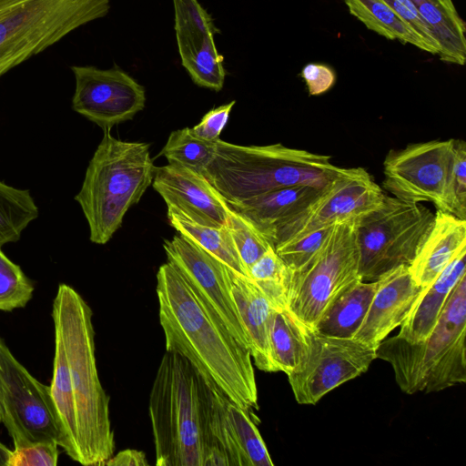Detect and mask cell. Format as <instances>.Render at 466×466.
Wrapping results in <instances>:
<instances>
[{
  "label": "cell",
  "mask_w": 466,
  "mask_h": 466,
  "mask_svg": "<svg viewBox=\"0 0 466 466\" xmlns=\"http://www.w3.org/2000/svg\"><path fill=\"white\" fill-rule=\"evenodd\" d=\"M55 354L50 390L63 436L61 448L82 465H103L115 451L109 397L98 376L92 309L60 284L51 313Z\"/></svg>",
  "instance_id": "obj_1"
},
{
  "label": "cell",
  "mask_w": 466,
  "mask_h": 466,
  "mask_svg": "<svg viewBox=\"0 0 466 466\" xmlns=\"http://www.w3.org/2000/svg\"><path fill=\"white\" fill-rule=\"evenodd\" d=\"M159 323L167 351L186 359L207 383L238 406L258 408V388L248 349L215 321L168 262L157 273Z\"/></svg>",
  "instance_id": "obj_2"
},
{
  "label": "cell",
  "mask_w": 466,
  "mask_h": 466,
  "mask_svg": "<svg viewBox=\"0 0 466 466\" xmlns=\"http://www.w3.org/2000/svg\"><path fill=\"white\" fill-rule=\"evenodd\" d=\"M211 387L180 355L162 356L149 394L157 466H204L212 442L208 426Z\"/></svg>",
  "instance_id": "obj_3"
},
{
  "label": "cell",
  "mask_w": 466,
  "mask_h": 466,
  "mask_svg": "<svg viewBox=\"0 0 466 466\" xmlns=\"http://www.w3.org/2000/svg\"><path fill=\"white\" fill-rule=\"evenodd\" d=\"M331 157L280 143L240 146L218 139L203 176L228 205L279 188L312 185L323 188L341 171Z\"/></svg>",
  "instance_id": "obj_4"
},
{
  "label": "cell",
  "mask_w": 466,
  "mask_h": 466,
  "mask_svg": "<svg viewBox=\"0 0 466 466\" xmlns=\"http://www.w3.org/2000/svg\"><path fill=\"white\" fill-rule=\"evenodd\" d=\"M103 137L86 170L75 200L89 228V239L106 244L121 227L127 210L152 184L155 167L149 144Z\"/></svg>",
  "instance_id": "obj_5"
},
{
  "label": "cell",
  "mask_w": 466,
  "mask_h": 466,
  "mask_svg": "<svg viewBox=\"0 0 466 466\" xmlns=\"http://www.w3.org/2000/svg\"><path fill=\"white\" fill-rule=\"evenodd\" d=\"M466 275L451 290L431 333L420 342L398 335L376 347L400 389L407 394L441 391L466 381Z\"/></svg>",
  "instance_id": "obj_6"
},
{
  "label": "cell",
  "mask_w": 466,
  "mask_h": 466,
  "mask_svg": "<svg viewBox=\"0 0 466 466\" xmlns=\"http://www.w3.org/2000/svg\"><path fill=\"white\" fill-rule=\"evenodd\" d=\"M109 0H0V78L110 11Z\"/></svg>",
  "instance_id": "obj_7"
},
{
  "label": "cell",
  "mask_w": 466,
  "mask_h": 466,
  "mask_svg": "<svg viewBox=\"0 0 466 466\" xmlns=\"http://www.w3.org/2000/svg\"><path fill=\"white\" fill-rule=\"evenodd\" d=\"M433 219L432 211L420 203L385 195L382 204L357 224L360 280L374 281L399 266H409Z\"/></svg>",
  "instance_id": "obj_8"
},
{
  "label": "cell",
  "mask_w": 466,
  "mask_h": 466,
  "mask_svg": "<svg viewBox=\"0 0 466 466\" xmlns=\"http://www.w3.org/2000/svg\"><path fill=\"white\" fill-rule=\"evenodd\" d=\"M357 224H335L310 261L290 272L287 308L311 329L334 299L360 280Z\"/></svg>",
  "instance_id": "obj_9"
},
{
  "label": "cell",
  "mask_w": 466,
  "mask_h": 466,
  "mask_svg": "<svg viewBox=\"0 0 466 466\" xmlns=\"http://www.w3.org/2000/svg\"><path fill=\"white\" fill-rule=\"evenodd\" d=\"M453 146L454 139L431 140L390 150L383 162V187L403 201L430 202L454 215Z\"/></svg>",
  "instance_id": "obj_10"
},
{
  "label": "cell",
  "mask_w": 466,
  "mask_h": 466,
  "mask_svg": "<svg viewBox=\"0 0 466 466\" xmlns=\"http://www.w3.org/2000/svg\"><path fill=\"white\" fill-rule=\"evenodd\" d=\"M0 379L2 423L14 447L42 441H56L61 447L63 436L50 386L32 376L1 338Z\"/></svg>",
  "instance_id": "obj_11"
},
{
  "label": "cell",
  "mask_w": 466,
  "mask_h": 466,
  "mask_svg": "<svg viewBox=\"0 0 466 466\" xmlns=\"http://www.w3.org/2000/svg\"><path fill=\"white\" fill-rule=\"evenodd\" d=\"M384 197L367 170L342 167L313 202L277 229L272 246L338 223L359 222L377 209Z\"/></svg>",
  "instance_id": "obj_12"
},
{
  "label": "cell",
  "mask_w": 466,
  "mask_h": 466,
  "mask_svg": "<svg viewBox=\"0 0 466 466\" xmlns=\"http://www.w3.org/2000/svg\"><path fill=\"white\" fill-rule=\"evenodd\" d=\"M376 359L374 347L310 329L304 361L287 376L296 401L314 405L332 390L366 372Z\"/></svg>",
  "instance_id": "obj_13"
},
{
  "label": "cell",
  "mask_w": 466,
  "mask_h": 466,
  "mask_svg": "<svg viewBox=\"0 0 466 466\" xmlns=\"http://www.w3.org/2000/svg\"><path fill=\"white\" fill-rule=\"evenodd\" d=\"M163 248L167 262L179 272L207 313L248 350L231 293L230 268L181 235L166 239Z\"/></svg>",
  "instance_id": "obj_14"
},
{
  "label": "cell",
  "mask_w": 466,
  "mask_h": 466,
  "mask_svg": "<svg viewBox=\"0 0 466 466\" xmlns=\"http://www.w3.org/2000/svg\"><path fill=\"white\" fill-rule=\"evenodd\" d=\"M71 71L75 77L73 110L103 130L131 120L144 109V86L116 65L108 69L72 66Z\"/></svg>",
  "instance_id": "obj_15"
},
{
  "label": "cell",
  "mask_w": 466,
  "mask_h": 466,
  "mask_svg": "<svg viewBox=\"0 0 466 466\" xmlns=\"http://www.w3.org/2000/svg\"><path fill=\"white\" fill-rule=\"evenodd\" d=\"M207 413L212 447L204 466H273L249 410L211 388Z\"/></svg>",
  "instance_id": "obj_16"
},
{
  "label": "cell",
  "mask_w": 466,
  "mask_h": 466,
  "mask_svg": "<svg viewBox=\"0 0 466 466\" xmlns=\"http://www.w3.org/2000/svg\"><path fill=\"white\" fill-rule=\"evenodd\" d=\"M173 5L182 66L197 86L220 91L227 75L224 56L215 42L220 30L198 0H173Z\"/></svg>",
  "instance_id": "obj_17"
},
{
  "label": "cell",
  "mask_w": 466,
  "mask_h": 466,
  "mask_svg": "<svg viewBox=\"0 0 466 466\" xmlns=\"http://www.w3.org/2000/svg\"><path fill=\"white\" fill-rule=\"evenodd\" d=\"M152 186L167 208H176L199 224L226 225L231 208L202 174L167 164L155 167Z\"/></svg>",
  "instance_id": "obj_18"
},
{
  "label": "cell",
  "mask_w": 466,
  "mask_h": 466,
  "mask_svg": "<svg viewBox=\"0 0 466 466\" xmlns=\"http://www.w3.org/2000/svg\"><path fill=\"white\" fill-rule=\"evenodd\" d=\"M378 282L368 312L353 338L374 348L403 323L421 289L412 279L408 265L390 270Z\"/></svg>",
  "instance_id": "obj_19"
},
{
  "label": "cell",
  "mask_w": 466,
  "mask_h": 466,
  "mask_svg": "<svg viewBox=\"0 0 466 466\" xmlns=\"http://www.w3.org/2000/svg\"><path fill=\"white\" fill-rule=\"evenodd\" d=\"M466 248V220L437 210L433 223L408 266L414 282L424 288L431 284Z\"/></svg>",
  "instance_id": "obj_20"
},
{
  "label": "cell",
  "mask_w": 466,
  "mask_h": 466,
  "mask_svg": "<svg viewBox=\"0 0 466 466\" xmlns=\"http://www.w3.org/2000/svg\"><path fill=\"white\" fill-rule=\"evenodd\" d=\"M323 188L297 185L264 193L229 207L248 219L272 245L277 229L313 202Z\"/></svg>",
  "instance_id": "obj_21"
},
{
  "label": "cell",
  "mask_w": 466,
  "mask_h": 466,
  "mask_svg": "<svg viewBox=\"0 0 466 466\" xmlns=\"http://www.w3.org/2000/svg\"><path fill=\"white\" fill-rule=\"evenodd\" d=\"M464 275L466 248L431 284L421 288L397 335L410 342L427 339L437 324L451 290Z\"/></svg>",
  "instance_id": "obj_22"
},
{
  "label": "cell",
  "mask_w": 466,
  "mask_h": 466,
  "mask_svg": "<svg viewBox=\"0 0 466 466\" xmlns=\"http://www.w3.org/2000/svg\"><path fill=\"white\" fill-rule=\"evenodd\" d=\"M231 293L248 340L255 366L276 372L268 345V326L273 307L251 279L230 269Z\"/></svg>",
  "instance_id": "obj_23"
},
{
  "label": "cell",
  "mask_w": 466,
  "mask_h": 466,
  "mask_svg": "<svg viewBox=\"0 0 466 466\" xmlns=\"http://www.w3.org/2000/svg\"><path fill=\"white\" fill-rule=\"evenodd\" d=\"M431 26L440 46L439 57L463 66L466 60V25L452 0H406Z\"/></svg>",
  "instance_id": "obj_24"
},
{
  "label": "cell",
  "mask_w": 466,
  "mask_h": 466,
  "mask_svg": "<svg viewBox=\"0 0 466 466\" xmlns=\"http://www.w3.org/2000/svg\"><path fill=\"white\" fill-rule=\"evenodd\" d=\"M379 282L359 280L345 289L325 310L313 330L337 338L353 339L360 327Z\"/></svg>",
  "instance_id": "obj_25"
},
{
  "label": "cell",
  "mask_w": 466,
  "mask_h": 466,
  "mask_svg": "<svg viewBox=\"0 0 466 466\" xmlns=\"http://www.w3.org/2000/svg\"><path fill=\"white\" fill-rule=\"evenodd\" d=\"M288 308L273 309L268 326V345L275 370L287 375L304 361L309 330Z\"/></svg>",
  "instance_id": "obj_26"
},
{
  "label": "cell",
  "mask_w": 466,
  "mask_h": 466,
  "mask_svg": "<svg viewBox=\"0 0 466 466\" xmlns=\"http://www.w3.org/2000/svg\"><path fill=\"white\" fill-rule=\"evenodd\" d=\"M351 15L369 30L435 55L432 48L383 0H344Z\"/></svg>",
  "instance_id": "obj_27"
},
{
  "label": "cell",
  "mask_w": 466,
  "mask_h": 466,
  "mask_svg": "<svg viewBox=\"0 0 466 466\" xmlns=\"http://www.w3.org/2000/svg\"><path fill=\"white\" fill-rule=\"evenodd\" d=\"M167 218L179 235L218 258L234 272L248 277L226 225L217 228L199 224L176 208H167Z\"/></svg>",
  "instance_id": "obj_28"
},
{
  "label": "cell",
  "mask_w": 466,
  "mask_h": 466,
  "mask_svg": "<svg viewBox=\"0 0 466 466\" xmlns=\"http://www.w3.org/2000/svg\"><path fill=\"white\" fill-rule=\"evenodd\" d=\"M38 208L28 189L0 180V246L16 242L38 217Z\"/></svg>",
  "instance_id": "obj_29"
},
{
  "label": "cell",
  "mask_w": 466,
  "mask_h": 466,
  "mask_svg": "<svg viewBox=\"0 0 466 466\" xmlns=\"http://www.w3.org/2000/svg\"><path fill=\"white\" fill-rule=\"evenodd\" d=\"M248 278L269 301L273 309L287 307L290 270L270 247L249 268Z\"/></svg>",
  "instance_id": "obj_30"
},
{
  "label": "cell",
  "mask_w": 466,
  "mask_h": 466,
  "mask_svg": "<svg viewBox=\"0 0 466 466\" xmlns=\"http://www.w3.org/2000/svg\"><path fill=\"white\" fill-rule=\"evenodd\" d=\"M216 142H209L196 137L191 127L175 130L169 135L159 156L167 158L168 164L180 165L203 175L213 160Z\"/></svg>",
  "instance_id": "obj_31"
},
{
  "label": "cell",
  "mask_w": 466,
  "mask_h": 466,
  "mask_svg": "<svg viewBox=\"0 0 466 466\" xmlns=\"http://www.w3.org/2000/svg\"><path fill=\"white\" fill-rule=\"evenodd\" d=\"M226 227L248 276L250 267L273 246L248 219L232 208Z\"/></svg>",
  "instance_id": "obj_32"
},
{
  "label": "cell",
  "mask_w": 466,
  "mask_h": 466,
  "mask_svg": "<svg viewBox=\"0 0 466 466\" xmlns=\"http://www.w3.org/2000/svg\"><path fill=\"white\" fill-rule=\"evenodd\" d=\"M34 283L21 267L10 260L0 246V310L25 307L34 293Z\"/></svg>",
  "instance_id": "obj_33"
},
{
  "label": "cell",
  "mask_w": 466,
  "mask_h": 466,
  "mask_svg": "<svg viewBox=\"0 0 466 466\" xmlns=\"http://www.w3.org/2000/svg\"><path fill=\"white\" fill-rule=\"evenodd\" d=\"M333 226L305 234L274 248L290 272L298 271L319 252Z\"/></svg>",
  "instance_id": "obj_34"
},
{
  "label": "cell",
  "mask_w": 466,
  "mask_h": 466,
  "mask_svg": "<svg viewBox=\"0 0 466 466\" xmlns=\"http://www.w3.org/2000/svg\"><path fill=\"white\" fill-rule=\"evenodd\" d=\"M58 448L56 441H42L15 448L6 466H56L59 457Z\"/></svg>",
  "instance_id": "obj_35"
},
{
  "label": "cell",
  "mask_w": 466,
  "mask_h": 466,
  "mask_svg": "<svg viewBox=\"0 0 466 466\" xmlns=\"http://www.w3.org/2000/svg\"><path fill=\"white\" fill-rule=\"evenodd\" d=\"M451 186L454 216L466 220V144L461 139H454Z\"/></svg>",
  "instance_id": "obj_36"
},
{
  "label": "cell",
  "mask_w": 466,
  "mask_h": 466,
  "mask_svg": "<svg viewBox=\"0 0 466 466\" xmlns=\"http://www.w3.org/2000/svg\"><path fill=\"white\" fill-rule=\"evenodd\" d=\"M236 101L213 107L197 124L191 127L192 133L206 141L216 142L220 137L222 130L227 125L232 107Z\"/></svg>",
  "instance_id": "obj_37"
},
{
  "label": "cell",
  "mask_w": 466,
  "mask_h": 466,
  "mask_svg": "<svg viewBox=\"0 0 466 466\" xmlns=\"http://www.w3.org/2000/svg\"><path fill=\"white\" fill-rule=\"evenodd\" d=\"M402 18L434 51L440 55L441 46L431 26L406 0H383Z\"/></svg>",
  "instance_id": "obj_38"
},
{
  "label": "cell",
  "mask_w": 466,
  "mask_h": 466,
  "mask_svg": "<svg viewBox=\"0 0 466 466\" xmlns=\"http://www.w3.org/2000/svg\"><path fill=\"white\" fill-rule=\"evenodd\" d=\"M300 76L304 79L310 96H319L327 92L336 81L334 71L323 64H307Z\"/></svg>",
  "instance_id": "obj_39"
},
{
  "label": "cell",
  "mask_w": 466,
  "mask_h": 466,
  "mask_svg": "<svg viewBox=\"0 0 466 466\" xmlns=\"http://www.w3.org/2000/svg\"><path fill=\"white\" fill-rule=\"evenodd\" d=\"M103 465L111 466H146L148 465L144 452L127 449L111 456Z\"/></svg>",
  "instance_id": "obj_40"
},
{
  "label": "cell",
  "mask_w": 466,
  "mask_h": 466,
  "mask_svg": "<svg viewBox=\"0 0 466 466\" xmlns=\"http://www.w3.org/2000/svg\"><path fill=\"white\" fill-rule=\"evenodd\" d=\"M11 450L0 441V466H6Z\"/></svg>",
  "instance_id": "obj_41"
},
{
  "label": "cell",
  "mask_w": 466,
  "mask_h": 466,
  "mask_svg": "<svg viewBox=\"0 0 466 466\" xmlns=\"http://www.w3.org/2000/svg\"><path fill=\"white\" fill-rule=\"evenodd\" d=\"M0 423H2V389H1V379H0Z\"/></svg>",
  "instance_id": "obj_42"
}]
</instances>
